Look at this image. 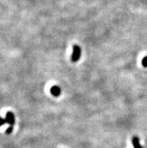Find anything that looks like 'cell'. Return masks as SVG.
Returning <instances> with one entry per match:
<instances>
[{"instance_id": "obj_3", "label": "cell", "mask_w": 147, "mask_h": 148, "mask_svg": "<svg viewBox=\"0 0 147 148\" xmlns=\"http://www.w3.org/2000/svg\"><path fill=\"white\" fill-rule=\"evenodd\" d=\"M50 92L53 96L55 97H58L61 93V89L59 88V86H53L50 89Z\"/></svg>"}, {"instance_id": "obj_7", "label": "cell", "mask_w": 147, "mask_h": 148, "mask_svg": "<svg viewBox=\"0 0 147 148\" xmlns=\"http://www.w3.org/2000/svg\"><path fill=\"white\" fill-rule=\"evenodd\" d=\"M5 123H6V120L5 119L2 118V117L0 116V126H2V125H4Z\"/></svg>"}, {"instance_id": "obj_1", "label": "cell", "mask_w": 147, "mask_h": 148, "mask_svg": "<svg viewBox=\"0 0 147 148\" xmlns=\"http://www.w3.org/2000/svg\"><path fill=\"white\" fill-rule=\"evenodd\" d=\"M81 56V49L78 45L73 46V52L71 55V61L73 62H77Z\"/></svg>"}, {"instance_id": "obj_2", "label": "cell", "mask_w": 147, "mask_h": 148, "mask_svg": "<svg viewBox=\"0 0 147 148\" xmlns=\"http://www.w3.org/2000/svg\"><path fill=\"white\" fill-rule=\"evenodd\" d=\"M5 120L6 123L9 124L10 126H13L14 127L15 123V116L13 113L11 112V111H8V112L6 113Z\"/></svg>"}, {"instance_id": "obj_6", "label": "cell", "mask_w": 147, "mask_h": 148, "mask_svg": "<svg viewBox=\"0 0 147 148\" xmlns=\"http://www.w3.org/2000/svg\"><path fill=\"white\" fill-rule=\"evenodd\" d=\"M13 130H14L13 126H8V128L6 130L5 133L7 134V135H9V134H11V132H13Z\"/></svg>"}, {"instance_id": "obj_5", "label": "cell", "mask_w": 147, "mask_h": 148, "mask_svg": "<svg viewBox=\"0 0 147 148\" xmlns=\"http://www.w3.org/2000/svg\"><path fill=\"white\" fill-rule=\"evenodd\" d=\"M142 65H143L144 67L147 68V56L144 57V59L142 60Z\"/></svg>"}, {"instance_id": "obj_4", "label": "cell", "mask_w": 147, "mask_h": 148, "mask_svg": "<svg viewBox=\"0 0 147 148\" xmlns=\"http://www.w3.org/2000/svg\"><path fill=\"white\" fill-rule=\"evenodd\" d=\"M132 144L134 148H142L141 145L140 144V140L138 138V137L137 136H134L132 138Z\"/></svg>"}]
</instances>
